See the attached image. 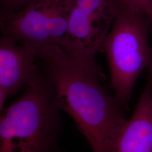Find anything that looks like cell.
<instances>
[{
    "label": "cell",
    "instance_id": "cell-4",
    "mask_svg": "<svg viewBox=\"0 0 152 152\" xmlns=\"http://www.w3.org/2000/svg\"><path fill=\"white\" fill-rule=\"evenodd\" d=\"M75 1L33 0L20 10L0 17V31L40 57L46 50L60 45Z\"/></svg>",
    "mask_w": 152,
    "mask_h": 152
},
{
    "label": "cell",
    "instance_id": "cell-7",
    "mask_svg": "<svg viewBox=\"0 0 152 152\" xmlns=\"http://www.w3.org/2000/svg\"><path fill=\"white\" fill-rule=\"evenodd\" d=\"M111 152H152V85L150 80L134 114L121 131Z\"/></svg>",
    "mask_w": 152,
    "mask_h": 152
},
{
    "label": "cell",
    "instance_id": "cell-1",
    "mask_svg": "<svg viewBox=\"0 0 152 152\" xmlns=\"http://www.w3.org/2000/svg\"><path fill=\"white\" fill-rule=\"evenodd\" d=\"M58 110L69 114L93 152H111L126 119L124 108L109 95L99 80L96 63L66 51L60 45L45 51Z\"/></svg>",
    "mask_w": 152,
    "mask_h": 152
},
{
    "label": "cell",
    "instance_id": "cell-6",
    "mask_svg": "<svg viewBox=\"0 0 152 152\" xmlns=\"http://www.w3.org/2000/svg\"><path fill=\"white\" fill-rule=\"evenodd\" d=\"M36 53L13 39L0 38V87L7 95L15 94L42 76L36 64Z\"/></svg>",
    "mask_w": 152,
    "mask_h": 152
},
{
    "label": "cell",
    "instance_id": "cell-5",
    "mask_svg": "<svg viewBox=\"0 0 152 152\" xmlns=\"http://www.w3.org/2000/svg\"><path fill=\"white\" fill-rule=\"evenodd\" d=\"M117 10L113 0H75L60 46L81 59L96 63V55L113 24Z\"/></svg>",
    "mask_w": 152,
    "mask_h": 152
},
{
    "label": "cell",
    "instance_id": "cell-2",
    "mask_svg": "<svg viewBox=\"0 0 152 152\" xmlns=\"http://www.w3.org/2000/svg\"><path fill=\"white\" fill-rule=\"evenodd\" d=\"M50 78L26 86L0 117V152H53L59 118Z\"/></svg>",
    "mask_w": 152,
    "mask_h": 152
},
{
    "label": "cell",
    "instance_id": "cell-8",
    "mask_svg": "<svg viewBox=\"0 0 152 152\" xmlns=\"http://www.w3.org/2000/svg\"><path fill=\"white\" fill-rule=\"evenodd\" d=\"M118 6L147 16L152 21V0H113Z\"/></svg>",
    "mask_w": 152,
    "mask_h": 152
},
{
    "label": "cell",
    "instance_id": "cell-11",
    "mask_svg": "<svg viewBox=\"0 0 152 152\" xmlns=\"http://www.w3.org/2000/svg\"><path fill=\"white\" fill-rule=\"evenodd\" d=\"M151 24H152V21L151 22ZM150 80H151V83H152V72H151V77H150Z\"/></svg>",
    "mask_w": 152,
    "mask_h": 152
},
{
    "label": "cell",
    "instance_id": "cell-9",
    "mask_svg": "<svg viewBox=\"0 0 152 152\" xmlns=\"http://www.w3.org/2000/svg\"><path fill=\"white\" fill-rule=\"evenodd\" d=\"M33 0H0V17L20 10Z\"/></svg>",
    "mask_w": 152,
    "mask_h": 152
},
{
    "label": "cell",
    "instance_id": "cell-3",
    "mask_svg": "<svg viewBox=\"0 0 152 152\" xmlns=\"http://www.w3.org/2000/svg\"><path fill=\"white\" fill-rule=\"evenodd\" d=\"M150 19L118 6L113 24L101 50L106 54L115 99L128 108L138 77L151 60L148 42Z\"/></svg>",
    "mask_w": 152,
    "mask_h": 152
},
{
    "label": "cell",
    "instance_id": "cell-10",
    "mask_svg": "<svg viewBox=\"0 0 152 152\" xmlns=\"http://www.w3.org/2000/svg\"><path fill=\"white\" fill-rule=\"evenodd\" d=\"M8 95L1 87H0V117L3 113L4 104L5 103L6 98Z\"/></svg>",
    "mask_w": 152,
    "mask_h": 152
}]
</instances>
